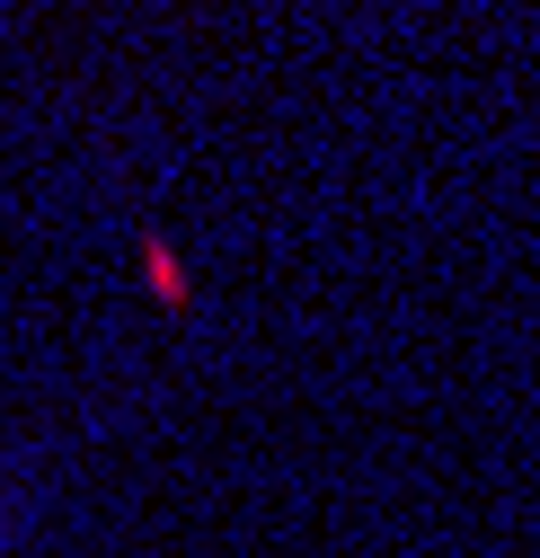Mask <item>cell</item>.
I'll return each mask as SVG.
<instances>
[{
    "instance_id": "1",
    "label": "cell",
    "mask_w": 540,
    "mask_h": 558,
    "mask_svg": "<svg viewBox=\"0 0 540 558\" xmlns=\"http://www.w3.org/2000/svg\"><path fill=\"white\" fill-rule=\"evenodd\" d=\"M151 284H160L169 302H186V275H177V257H169V248H151Z\"/></svg>"
}]
</instances>
